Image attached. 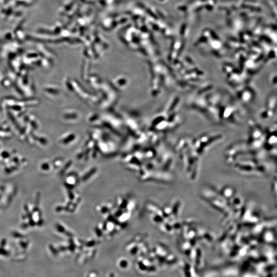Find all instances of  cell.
I'll return each instance as SVG.
<instances>
[{
  "label": "cell",
  "instance_id": "6da1fadb",
  "mask_svg": "<svg viewBox=\"0 0 277 277\" xmlns=\"http://www.w3.org/2000/svg\"><path fill=\"white\" fill-rule=\"evenodd\" d=\"M121 265L122 267H125L127 265V263L125 261H122L121 263Z\"/></svg>",
  "mask_w": 277,
  "mask_h": 277
},
{
  "label": "cell",
  "instance_id": "7a4b0ae2",
  "mask_svg": "<svg viewBox=\"0 0 277 277\" xmlns=\"http://www.w3.org/2000/svg\"><path fill=\"white\" fill-rule=\"evenodd\" d=\"M110 277H114V275L113 274L110 275Z\"/></svg>",
  "mask_w": 277,
  "mask_h": 277
}]
</instances>
